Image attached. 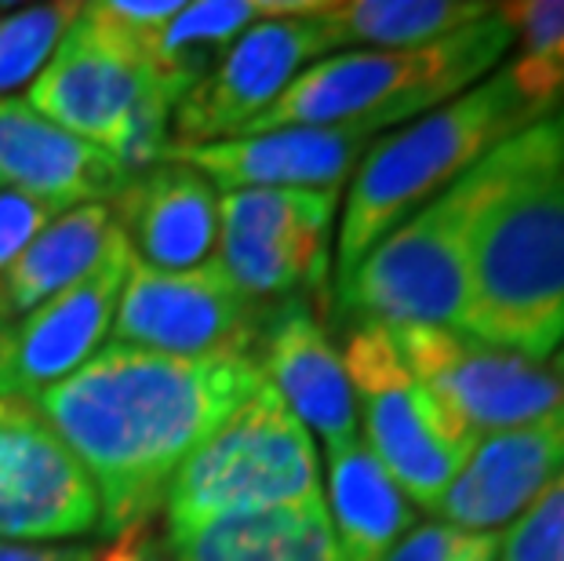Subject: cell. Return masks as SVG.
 Returning <instances> with one entry per match:
<instances>
[{
  "label": "cell",
  "mask_w": 564,
  "mask_h": 561,
  "mask_svg": "<svg viewBox=\"0 0 564 561\" xmlns=\"http://www.w3.org/2000/svg\"><path fill=\"white\" fill-rule=\"evenodd\" d=\"M267 376L256 354L175 357L110 343L33 404L99 496V532L121 536L164 507L183 463Z\"/></svg>",
  "instance_id": "cell-1"
},
{
  "label": "cell",
  "mask_w": 564,
  "mask_h": 561,
  "mask_svg": "<svg viewBox=\"0 0 564 561\" xmlns=\"http://www.w3.org/2000/svg\"><path fill=\"white\" fill-rule=\"evenodd\" d=\"M557 114L499 142L470 172H463L448 190H441L398 230L382 237L350 278L339 281L343 314L379 325H434L459 332L477 226L543 158L557 131Z\"/></svg>",
  "instance_id": "cell-2"
},
{
  "label": "cell",
  "mask_w": 564,
  "mask_h": 561,
  "mask_svg": "<svg viewBox=\"0 0 564 561\" xmlns=\"http://www.w3.org/2000/svg\"><path fill=\"white\" fill-rule=\"evenodd\" d=\"M459 332L554 357L564 343V110L557 131L477 226Z\"/></svg>",
  "instance_id": "cell-3"
},
{
  "label": "cell",
  "mask_w": 564,
  "mask_h": 561,
  "mask_svg": "<svg viewBox=\"0 0 564 561\" xmlns=\"http://www.w3.org/2000/svg\"><path fill=\"white\" fill-rule=\"evenodd\" d=\"M535 121L543 117L524 103L507 69H499L437 110L408 121L401 131H382L350 175L335 241L339 281L350 278L357 262L426 201Z\"/></svg>",
  "instance_id": "cell-4"
},
{
  "label": "cell",
  "mask_w": 564,
  "mask_h": 561,
  "mask_svg": "<svg viewBox=\"0 0 564 561\" xmlns=\"http://www.w3.org/2000/svg\"><path fill=\"white\" fill-rule=\"evenodd\" d=\"M513 30L496 8L452 37L398 47V52H339L303 69L267 114H259L241 136L273 128H368L387 131L415 121L441 103L470 91L491 77L510 52Z\"/></svg>",
  "instance_id": "cell-5"
},
{
  "label": "cell",
  "mask_w": 564,
  "mask_h": 561,
  "mask_svg": "<svg viewBox=\"0 0 564 561\" xmlns=\"http://www.w3.org/2000/svg\"><path fill=\"white\" fill-rule=\"evenodd\" d=\"M321 496L314 438L262 384L183 463L167 488V529L259 510L314 504Z\"/></svg>",
  "instance_id": "cell-6"
},
{
  "label": "cell",
  "mask_w": 564,
  "mask_h": 561,
  "mask_svg": "<svg viewBox=\"0 0 564 561\" xmlns=\"http://www.w3.org/2000/svg\"><path fill=\"white\" fill-rule=\"evenodd\" d=\"M343 365L368 449L412 504L434 510L481 438L466 431L408 373L390 328L379 321H354V328L346 332Z\"/></svg>",
  "instance_id": "cell-7"
},
{
  "label": "cell",
  "mask_w": 564,
  "mask_h": 561,
  "mask_svg": "<svg viewBox=\"0 0 564 561\" xmlns=\"http://www.w3.org/2000/svg\"><path fill=\"white\" fill-rule=\"evenodd\" d=\"M419 384L477 438L513 431L564 412L554 368L524 354L434 325H387Z\"/></svg>",
  "instance_id": "cell-8"
},
{
  "label": "cell",
  "mask_w": 564,
  "mask_h": 561,
  "mask_svg": "<svg viewBox=\"0 0 564 561\" xmlns=\"http://www.w3.org/2000/svg\"><path fill=\"white\" fill-rule=\"evenodd\" d=\"M335 190H234L219 197V267L251 303L306 300L328 278Z\"/></svg>",
  "instance_id": "cell-9"
},
{
  "label": "cell",
  "mask_w": 564,
  "mask_h": 561,
  "mask_svg": "<svg viewBox=\"0 0 564 561\" xmlns=\"http://www.w3.org/2000/svg\"><path fill=\"white\" fill-rule=\"evenodd\" d=\"M335 52V37L324 19V4L299 15H267L237 37L223 58L175 103L172 142H219L234 139L267 114L288 85Z\"/></svg>",
  "instance_id": "cell-10"
},
{
  "label": "cell",
  "mask_w": 564,
  "mask_h": 561,
  "mask_svg": "<svg viewBox=\"0 0 564 561\" xmlns=\"http://www.w3.org/2000/svg\"><path fill=\"white\" fill-rule=\"evenodd\" d=\"M267 310L237 289L215 256L194 270H153L131 256L110 332L113 343L175 357L256 354Z\"/></svg>",
  "instance_id": "cell-11"
},
{
  "label": "cell",
  "mask_w": 564,
  "mask_h": 561,
  "mask_svg": "<svg viewBox=\"0 0 564 561\" xmlns=\"http://www.w3.org/2000/svg\"><path fill=\"white\" fill-rule=\"evenodd\" d=\"M153 88L161 85L142 47L106 26L88 4H80L47 66L30 85L26 103L69 136L110 150L128 114Z\"/></svg>",
  "instance_id": "cell-12"
},
{
  "label": "cell",
  "mask_w": 564,
  "mask_h": 561,
  "mask_svg": "<svg viewBox=\"0 0 564 561\" xmlns=\"http://www.w3.org/2000/svg\"><path fill=\"white\" fill-rule=\"evenodd\" d=\"M99 529V496L37 412H0V540H69Z\"/></svg>",
  "instance_id": "cell-13"
},
{
  "label": "cell",
  "mask_w": 564,
  "mask_h": 561,
  "mask_svg": "<svg viewBox=\"0 0 564 561\" xmlns=\"http://www.w3.org/2000/svg\"><path fill=\"white\" fill-rule=\"evenodd\" d=\"M379 131L368 128H273L219 142H172L164 161L197 169L215 190H335L357 172Z\"/></svg>",
  "instance_id": "cell-14"
},
{
  "label": "cell",
  "mask_w": 564,
  "mask_h": 561,
  "mask_svg": "<svg viewBox=\"0 0 564 561\" xmlns=\"http://www.w3.org/2000/svg\"><path fill=\"white\" fill-rule=\"evenodd\" d=\"M256 362L273 393L292 409L306 431L321 434L324 449L357 438V401L343 354L306 300H288L267 310Z\"/></svg>",
  "instance_id": "cell-15"
},
{
  "label": "cell",
  "mask_w": 564,
  "mask_h": 561,
  "mask_svg": "<svg viewBox=\"0 0 564 561\" xmlns=\"http://www.w3.org/2000/svg\"><path fill=\"white\" fill-rule=\"evenodd\" d=\"M564 471V412L550 420L485 434L434 507L444 525L499 532Z\"/></svg>",
  "instance_id": "cell-16"
},
{
  "label": "cell",
  "mask_w": 564,
  "mask_h": 561,
  "mask_svg": "<svg viewBox=\"0 0 564 561\" xmlns=\"http://www.w3.org/2000/svg\"><path fill=\"white\" fill-rule=\"evenodd\" d=\"M131 248L117 237L95 267L69 289L52 295L15 325V384L19 398H37L58 379L74 376L110 336L117 300L128 281Z\"/></svg>",
  "instance_id": "cell-17"
},
{
  "label": "cell",
  "mask_w": 564,
  "mask_h": 561,
  "mask_svg": "<svg viewBox=\"0 0 564 561\" xmlns=\"http://www.w3.org/2000/svg\"><path fill=\"white\" fill-rule=\"evenodd\" d=\"M128 179L102 147L69 136L26 99H0V186L69 212L77 205H113Z\"/></svg>",
  "instance_id": "cell-18"
},
{
  "label": "cell",
  "mask_w": 564,
  "mask_h": 561,
  "mask_svg": "<svg viewBox=\"0 0 564 561\" xmlns=\"http://www.w3.org/2000/svg\"><path fill=\"white\" fill-rule=\"evenodd\" d=\"M110 212L135 259L153 270H194L219 248V194L183 161L128 179Z\"/></svg>",
  "instance_id": "cell-19"
},
{
  "label": "cell",
  "mask_w": 564,
  "mask_h": 561,
  "mask_svg": "<svg viewBox=\"0 0 564 561\" xmlns=\"http://www.w3.org/2000/svg\"><path fill=\"white\" fill-rule=\"evenodd\" d=\"M328 452V518L343 561H382L412 529V499L357 434Z\"/></svg>",
  "instance_id": "cell-20"
},
{
  "label": "cell",
  "mask_w": 564,
  "mask_h": 561,
  "mask_svg": "<svg viewBox=\"0 0 564 561\" xmlns=\"http://www.w3.org/2000/svg\"><path fill=\"white\" fill-rule=\"evenodd\" d=\"M175 561H343L324 499L167 529Z\"/></svg>",
  "instance_id": "cell-21"
},
{
  "label": "cell",
  "mask_w": 564,
  "mask_h": 561,
  "mask_svg": "<svg viewBox=\"0 0 564 561\" xmlns=\"http://www.w3.org/2000/svg\"><path fill=\"white\" fill-rule=\"evenodd\" d=\"M121 237L110 205H77L52 219L0 281V317H26L80 281Z\"/></svg>",
  "instance_id": "cell-22"
},
{
  "label": "cell",
  "mask_w": 564,
  "mask_h": 561,
  "mask_svg": "<svg viewBox=\"0 0 564 561\" xmlns=\"http://www.w3.org/2000/svg\"><path fill=\"white\" fill-rule=\"evenodd\" d=\"M310 8L314 0H273V4L267 0H197V4H183V11L142 47V55L158 85L178 103L251 22L267 15H299Z\"/></svg>",
  "instance_id": "cell-23"
},
{
  "label": "cell",
  "mask_w": 564,
  "mask_h": 561,
  "mask_svg": "<svg viewBox=\"0 0 564 561\" xmlns=\"http://www.w3.org/2000/svg\"><path fill=\"white\" fill-rule=\"evenodd\" d=\"M491 11L496 4L477 0H343L324 4V19L335 47L368 44V52H398L452 37Z\"/></svg>",
  "instance_id": "cell-24"
},
{
  "label": "cell",
  "mask_w": 564,
  "mask_h": 561,
  "mask_svg": "<svg viewBox=\"0 0 564 561\" xmlns=\"http://www.w3.org/2000/svg\"><path fill=\"white\" fill-rule=\"evenodd\" d=\"M510 22L518 58L507 66L510 80L539 117L564 106V0H528L499 4Z\"/></svg>",
  "instance_id": "cell-25"
},
{
  "label": "cell",
  "mask_w": 564,
  "mask_h": 561,
  "mask_svg": "<svg viewBox=\"0 0 564 561\" xmlns=\"http://www.w3.org/2000/svg\"><path fill=\"white\" fill-rule=\"evenodd\" d=\"M77 11L80 4H30L0 19V99L37 80Z\"/></svg>",
  "instance_id": "cell-26"
},
{
  "label": "cell",
  "mask_w": 564,
  "mask_h": 561,
  "mask_svg": "<svg viewBox=\"0 0 564 561\" xmlns=\"http://www.w3.org/2000/svg\"><path fill=\"white\" fill-rule=\"evenodd\" d=\"M499 561H564V471L499 532Z\"/></svg>",
  "instance_id": "cell-27"
},
{
  "label": "cell",
  "mask_w": 564,
  "mask_h": 561,
  "mask_svg": "<svg viewBox=\"0 0 564 561\" xmlns=\"http://www.w3.org/2000/svg\"><path fill=\"white\" fill-rule=\"evenodd\" d=\"M499 532H466L455 525H419L382 561H496Z\"/></svg>",
  "instance_id": "cell-28"
},
{
  "label": "cell",
  "mask_w": 564,
  "mask_h": 561,
  "mask_svg": "<svg viewBox=\"0 0 564 561\" xmlns=\"http://www.w3.org/2000/svg\"><path fill=\"white\" fill-rule=\"evenodd\" d=\"M58 216H63L58 205H47V201L22 194V190L0 186V281L15 267V259L26 252L33 237Z\"/></svg>",
  "instance_id": "cell-29"
},
{
  "label": "cell",
  "mask_w": 564,
  "mask_h": 561,
  "mask_svg": "<svg viewBox=\"0 0 564 561\" xmlns=\"http://www.w3.org/2000/svg\"><path fill=\"white\" fill-rule=\"evenodd\" d=\"M99 561H175V558L158 536L147 532L142 525H135V529L117 536L113 547L99 551Z\"/></svg>",
  "instance_id": "cell-30"
},
{
  "label": "cell",
  "mask_w": 564,
  "mask_h": 561,
  "mask_svg": "<svg viewBox=\"0 0 564 561\" xmlns=\"http://www.w3.org/2000/svg\"><path fill=\"white\" fill-rule=\"evenodd\" d=\"M0 561H99L95 547H55V543H15L0 540Z\"/></svg>",
  "instance_id": "cell-31"
},
{
  "label": "cell",
  "mask_w": 564,
  "mask_h": 561,
  "mask_svg": "<svg viewBox=\"0 0 564 561\" xmlns=\"http://www.w3.org/2000/svg\"><path fill=\"white\" fill-rule=\"evenodd\" d=\"M0 398L19 401L15 384V325L0 317Z\"/></svg>",
  "instance_id": "cell-32"
},
{
  "label": "cell",
  "mask_w": 564,
  "mask_h": 561,
  "mask_svg": "<svg viewBox=\"0 0 564 561\" xmlns=\"http://www.w3.org/2000/svg\"><path fill=\"white\" fill-rule=\"evenodd\" d=\"M554 376H557V384L564 387V343H561V350L554 354Z\"/></svg>",
  "instance_id": "cell-33"
},
{
  "label": "cell",
  "mask_w": 564,
  "mask_h": 561,
  "mask_svg": "<svg viewBox=\"0 0 564 561\" xmlns=\"http://www.w3.org/2000/svg\"><path fill=\"white\" fill-rule=\"evenodd\" d=\"M11 404H15V401H11V398H0V412H8Z\"/></svg>",
  "instance_id": "cell-34"
}]
</instances>
